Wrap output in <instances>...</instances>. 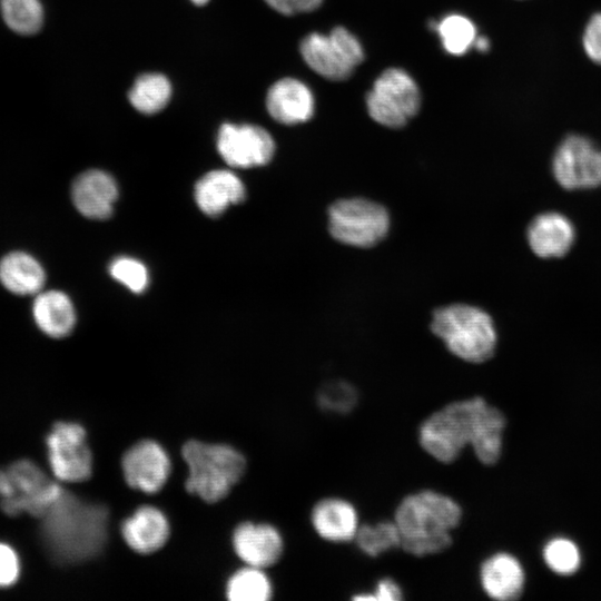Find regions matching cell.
Masks as SVG:
<instances>
[{
    "label": "cell",
    "mask_w": 601,
    "mask_h": 601,
    "mask_svg": "<svg viewBox=\"0 0 601 601\" xmlns=\"http://www.w3.org/2000/svg\"><path fill=\"white\" fill-rule=\"evenodd\" d=\"M430 28L437 32L444 50L452 56L466 53L477 37L473 21L459 13L447 14L440 21L432 20Z\"/></svg>",
    "instance_id": "cell-25"
},
{
    "label": "cell",
    "mask_w": 601,
    "mask_h": 601,
    "mask_svg": "<svg viewBox=\"0 0 601 601\" xmlns=\"http://www.w3.org/2000/svg\"><path fill=\"white\" fill-rule=\"evenodd\" d=\"M473 47L480 52H486L490 49V40L484 36H477Z\"/></svg>",
    "instance_id": "cell-37"
},
{
    "label": "cell",
    "mask_w": 601,
    "mask_h": 601,
    "mask_svg": "<svg viewBox=\"0 0 601 601\" xmlns=\"http://www.w3.org/2000/svg\"><path fill=\"white\" fill-rule=\"evenodd\" d=\"M543 559L549 569L560 575L573 574L581 564L577 544L565 538L550 540L543 549Z\"/></svg>",
    "instance_id": "cell-29"
},
{
    "label": "cell",
    "mask_w": 601,
    "mask_h": 601,
    "mask_svg": "<svg viewBox=\"0 0 601 601\" xmlns=\"http://www.w3.org/2000/svg\"><path fill=\"white\" fill-rule=\"evenodd\" d=\"M40 520L43 545L59 564L90 560L100 554L108 540V509L66 489Z\"/></svg>",
    "instance_id": "cell-2"
},
{
    "label": "cell",
    "mask_w": 601,
    "mask_h": 601,
    "mask_svg": "<svg viewBox=\"0 0 601 601\" xmlns=\"http://www.w3.org/2000/svg\"><path fill=\"white\" fill-rule=\"evenodd\" d=\"M109 273L112 278L134 293L139 294L148 286V270L135 258L125 256L116 258L110 264Z\"/></svg>",
    "instance_id": "cell-30"
},
{
    "label": "cell",
    "mask_w": 601,
    "mask_h": 601,
    "mask_svg": "<svg viewBox=\"0 0 601 601\" xmlns=\"http://www.w3.org/2000/svg\"><path fill=\"white\" fill-rule=\"evenodd\" d=\"M193 1L195 4L197 6H204L206 4L209 0H190Z\"/></svg>",
    "instance_id": "cell-38"
},
{
    "label": "cell",
    "mask_w": 601,
    "mask_h": 601,
    "mask_svg": "<svg viewBox=\"0 0 601 601\" xmlns=\"http://www.w3.org/2000/svg\"><path fill=\"white\" fill-rule=\"evenodd\" d=\"M3 21L16 33L31 36L43 23V8L40 0H0Z\"/></svg>",
    "instance_id": "cell-28"
},
{
    "label": "cell",
    "mask_w": 601,
    "mask_h": 601,
    "mask_svg": "<svg viewBox=\"0 0 601 601\" xmlns=\"http://www.w3.org/2000/svg\"><path fill=\"white\" fill-rule=\"evenodd\" d=\"M552 174L564 189H589L601 185V149L588 137L568 135L552 157Z\"/></svg>",
    "instance_id": "cell-11"
},
{
    "label": "cell",
    "mask_w": 601,
    "mask_h": 601,
    "mask_svg": "<svg viewBox=\"0 0 601 601\" xmlns=\"http://www.w3.org/2000/svg\"><path fill=\"white\" fill-rule=\"evenodd\" d=\"M365 104L370 117L387 128H402L421 107V92L415 80L401 68L384 70L367 92Z\"/></svg>",
    "instance_id": "cell-8"
},
{
    "label": "cell",
    "mask_w": 601,
    "mask_h": 601,
    "mask_svg": "<svg viewBox=\"0 0 601 601\" xmlns=\"http://www.w3.org/2000/svg\"><path fill=\"white\" fill-rule=\"evenodd\" d=\"M127 484L144 493L158 492L170 474V460L166 450L155 441L144 440L132 445L121 460Z\"/></svg>",
    "instance_id": "cell-13"
},
{
    "label": "cell",
    "mask_w": 601,
    "mask_h": 601,
    "mask_svg": "<svg viewBox=\"0 0 601 601\" xmlns=\"http://www.w3.org/2000/svg\"><path fill=\"white\" fill-rule=\"evenodd\" d=\"M462 518L461 504L449 494L433 489L410 493L393 514L401 534L400 549L420 558L440 554L452 546Z\"/></svg>",
    "instance_id": "cell-3"
},
{
    "label": "cell",
    "mask_w": 601,
    "mask_h": 601,
    "mask_svg": "<svg viewBox=\"0 0 601 601\" xmlns=\"http://www.w3.org/2000/svg\"><path fill=\"white\" fill-rule=\"evenodd\" d=\"M266 108L277 122L297 125L313 117L315 99L308 86L300 80L283 78L269 88Z\"/></svg>",
    "instance_id": "cell-16"
},
{
    "label": "cell",
    "mask_w": 601,
    "mask_h": 601,
    "mask_svg": "<svg viewBox=\"0 0 601 601\" xmlns=\"http://www.w3.org/2000/svg\"><path fill=\"white\" fill-rule=\"evenodd\" d=\"M171 96V85L161 73L139 76L129 90L130 104L142 114H156L164 109Z\"/></svg>",
    "instance_id": "cell-24"
},
{
    "label": "cell",
    "mask_w": 601,
    "mask_h": 601,
    "mask_svg": "<svg viewBox=\"0 0 601 601\" xmlns=\"http://www.w3.org/2000/svg\"><path fill=\"white\" fill-rule=\"evenodd\" d=\"M246 189L243 181L231 171L213 170L204 175L195 186V199L203 213L218 216L229 206L244 200Z\"/></svg>",
    "instance_id": "cell-21"
},
{
    "label": "cell",
    "mask_w": 601,
    "mask_h": 601,
    "mask_svg": "<svg viewBox=\"0 0 601 601\" xmlns=\"http://www.w3.org/2000/svg\"><path fill=\"white\" fill-rule=\"evenodd\" d=\"M331 236L345 245L370 248L382 242L390 228L387 209L363 197L334 201L327 210Z\"/></svg>",
    "instance_id": "cell-7"
},
{
    "label": "cell",
    "mask_w": 601,
    "mask_h": 601,
    "mask_svg": "<svg viewBox=\"0 0 601 601\" xmlns=\"http://www.w3.org/2000/svg\"><path fill=\"white\" fill-rule=\"evenodd\" d=\"M169 523L157 508L144 505L121 524V535L134 551L148 554L165 545L169 538Z\"/></svg>",
    "instance_id": "cell-20"
},
{
    "label": "cell",
    "mask_w": 601,
    "mask_h": 601,
    "mask_svg": "<svg viewBox=\"0 0 601 601\" xmlns=\"http://www.w3.org/2000/svg\"><path fill=\"white\" fill-rule=\"evenodd\" d=\"M48 461L56 480L66 483L87 481L92 473V454L85 428L73 422H58L47 439Z\"/></svg>",
    "instance_id": "cell-10"
},
{
    "label": "cell",
    "mask_w": 601,
    "mask_h": 601,
    "mask_svg": "<svg viewBox=\"0 0 601 601\" xmlns=\"http://www.w3.org/2000/svg\"><path fill=\"white\" fill-rule=\"evenodd\" d=\"M431 329L462 361L483 363L495 352L497 336L493 319L476 306L455 303L436 308Z\"/></svg>",
    "instance_id": "cell-4"
},
{
    "label": "cell",
    "mask_w": 601,
    "mask_h": 601,
    "mask_svg": "<svg viewBox=\"0 0 601 601\" xmlns=\"http://www.w3.org/2000/svg\"><path fill=\"white\" fill-rule=\"evenodd\" d=\"M356 548L366 556L377 558L401 548V534L392 520L362 523L353 540Z\"/></svg>",
    "instance_id": "cell-26"
},
{
    "label": "cell",
    "mask_w": 601,
    "mask_h": 601,
    "mask_svg": "<svg viewBox=\"0 0 601 601\" xmlns=\"http://www.w3.org/2000/svg\"><path fill=\"white\" fill-rule=\"evenodd\" d=\"M226 592L231 601H267L273 585L263 569L247 565L229 578Z\"/></svg>",
    "instance_id": "cell-27"
},
{
    "label": "cell",
    "mask_w": 601,
    "mask_h": 601,
    "mask_svg": "<svg viewBox=\"0 0 601 601\" xmlns=\"http://www.w3.org/2000/svg\"><path fill=\"white\" fill-rule=\"evenodd\" d=\"M356 402V390L345 381L329 382L318 393V404L333 413H347Z\"/></svg>",
    "instance_id": "cell-31"
},
{
    "label": "cell",
    "mask_w": 601,
    "mask_h": 601,
    "mask_svg": "<svg viewBox=\"0 0 601 601\" xmlns=\"http://www.w3.org/2000/svg\"><path fill=\"white\" fill-rule=\"evenodd\" d=\"M63 491L30 460H19L0 469V508L10 516L27 513L41 519Z\"/></svg>",
    "instance_id": "cell-6"
},
{
    "label": "cell",
    "mask_w": 601,
    "mask_h": 601,
    "mask_svg": "<svg viewBox=\"0 0 601 601\" xmlns=\"http://www.w3.org/2000/svg\"><path fill=\"white\" fill-rule=\"evenodd\" d=\"M526 237L530 248L536 256L558 258L571 249L575 230L568 217L556 211H548L532 219Z\"/></svg>",
    "instance_id": "cell-19"
},
{
    "label": "cell",
    "mask_w": 601,
    "mask_h": 601,
    "mask_svg": "<svg viewBox=\"0 0 601 601\" xmlns=\"http://www.w3.org/2000/svg\"><path fill=\"white\" fill-rule=\"evenodd\" d=\"M188 466L186 490L208 503L224 499L244 474L246 462L234 447L189 441L183 447Z\"/></svg>",
    "instance_id": "cell-5"
},
{
    "label": "cell",
    "mask_w": 601,
    "mask_h": 601,
    "mask_svg": "<svg viewBox=\"0 0 601 601\" xmlns=\"http://www.w3.org/2000/svg\"><path fill=\"white\" fill-rule=\"evenodd\" d=\"M76 208L86 217L106 219L112 214L118 197L115 179L102 170L91 169L80 174L71 188Z\"/></svg>",
    "instance_id": "cell-18"
},
{
    "label": "cell",
    "mask_w": 601,
    "mask_h": 601,
    "mask_svg": "<svg viewBox=\"0 0 601 601\" xmlns=\"http://www.w3.org/2000/svg\"><path fill=\"white\" fill-rule=\"evenodd\" d=\"M299 51L313 71L334 81L349 78L364 60L361 42L344 27H335L327 36L318 32L307 35L299 45Z\"/></svg>",
    "instance_id": "cell-9"
},
{
    "label": "cell",
    "mask_w": 601,
    "mask_h": 601,
    "mask_svg": "<svg viewBox=\"0 0 601 601\" xmlns=\"http://www.w3.org/2000/svg\"><path fill=\"white\" fill-rule=\"evenodd\" d=\"M404 598L402 587L396 580L385 577L380 579L372 591L358 593L353 599L355 600H378V601H400Z\"/></svg>",
    "instance_id": "cell-33"
},
{
    "label": "cell",
    "mask_w": 601,
    "mask_h": 601,
    "mask_svg": "<svg viewBox=\"0 0 601 601\" xmlns=\"http://www.w3.org/2000/svg\"><path fill=\"white\" fill-rule=\"evenodd\" d=\"M233 546L247 565L265 569L280 559L284 541L275 526L246 522L235 529Z\"/></svg>",
    "instance_id": "cell-15"
},
{
    "label": "cell",
    "mask_w": 601,
    "mask_h": 601,
    "mask_svg": "<svg viewBox=\"0 0 601 601\" xmlns=\"http://www.w3.org/2000/svg\"><path fill=\"white\" fill-rule=\"evenodd\" d=\"M20 574L17 552L7 543L0 542V588L12 585Z\"/></svg>",
    "instance_id": "cell-34"
},
{
    "label": "cell",
    "mask_w": 601,
    "mask_h": 601,
    "mask_svg": "<svg viewBox=\"0 0 601 601\" xmlns=\"http://www.w3.org/2000/svg\"><path fill=\"white\" fill-rule=\"evenodd\" d=\"M582 47L587 57L601 66V11L594 12L588 20L582 35Z\"/></svg>",
    "instance_id": "cell-32"
},
{
    "label": "cell",
    "mask_w": 601,
    "mask_h": 601,
    "mask_svg": "<svg viewBox=\"0 0 601 601\" xmlns=\"http://www.w3.org/2000/svg\"><path fill=\"white\" fill-rule=\"evenodd\" d=\"M45 279L41 264L28 253L11 252L0 260V282L13 293H37Z\"/></svg>",
    "instance_id": "cell-23"
},
{
    "label": "cell",
    "mask_w": 601,
    "mask_h": 601,
    "mask_svg": "<svg viewBox=\"0 0 601 601\" xmlns=\"http://www.w3.org/2000/svg\"><path fill=\"white\" fill-rule=\"evenodd\" d=\"M293 7L296 12H312L316 10L323 2V0H292Z\"/></svg>",
    "instance_id": "cell-36"
},
{
    "label": "cell",
    "mask_w": 601,
    "mask_h": 601,
    "mask_svg": "<svg viewBox=\"0 0 601 601\" xmlns=\"http://www.w3.org/2000/svg\"><path fill=\"white\" fill-rule=\"evenodd\" d=\"M483 592L497 601H512L521 597L525 574L520 561L506 552H497L486 558L479 570Z\"/></svg>",
    "instance_id": "cell-17"
},
{
    "label": "cell",
    "mask_w": 601,
    "mask_h": 601,
    "mask_svg": "<svg viewBox=\"0 0 601 601\" xmlns=\"http://www.w3.org/2000/svg\"><path fill=\"white\" fill-rule=\"evenodd\" d=\"M265 2L278 13L292 16L295 13L292 0H265Z\"/></svg>",
    "instance_id": "cell-35"
},
{
    "label": "cell",
    "mask_w": 601,
    "mask_h": 601,
    "mask_svg": "<svg viewBox=\"0 0 601 601\" xmlns=\"http://www.w3.org/2000/svg\"><path fill=\"white\" fill-rule=\"evenodd\" d=\"M504 414L481 396L452 401L426 416L417 430L421 449L433 460L451 464L469 446L484 465L502 454Z\"/></svg>",
    "instance_id": "cell-1"
},
{
    "label": "cell",
    "mask_w": 601,
    "mask_h": 601,
    "mask_svg": "<svg viewBox=\"0 0 601 601\" xmlns=\"http://www.w3.org/2000/svg\"><path fill=\"white\" fill-rule=\"evenodd\" d=\"M217 150L229 166L252 168L269 162L275 142L269 132L259 126L224 124L218 131Z\"/></svg>",
    "instance_id": "cell-12"
},
{
    "label": "cell",
    "mask_w": 601,
    "mask_h": 601,
    "mask_svg": "<svg viewBox=\"0 0 601 601\" xmlns=\"http://www.w3.org/2000/svg\"><path fill=\"white\" fill-rule=\"evenodd\" d=\"M309 520L316 535L334 544L353 542L362 524L354 503L341 496L318 500L311 510Z\"/></svg>",
    "instance_id": "cell-14"
},
{
    "label": "cell",
    "mask_w": 601,
    "mask_h": 601,
    "mask_svg": "<svg viewBox=\"0 0 601 601\" xmlns=\"http://www.w3.org/2000/svg\"><path fill=\"white\" fill-rule=\"evenodd\" d=\"M32 313L39 328L52 337L68 335L76 323L73 305L60 290L40 293L33 302Z\"/></svg>",
    "instance_id": "cell-22"
}]
</instances>
